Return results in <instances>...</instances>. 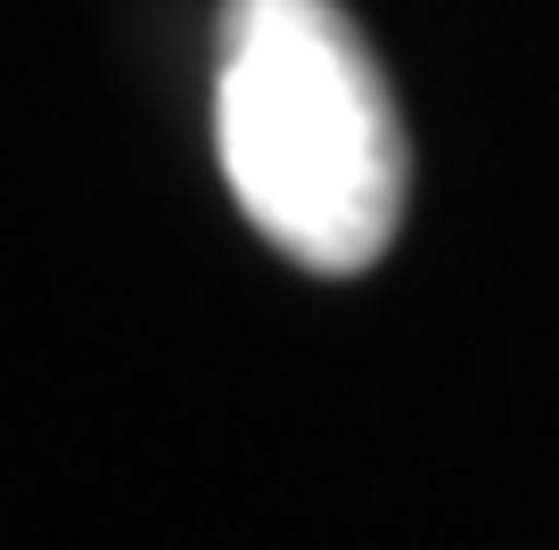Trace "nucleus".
<instances>
[{"label":"nucleus","mask_w":559,"mask_h":550,"mask_svg":"<svg viewBox=\"0 0 559 550\" xmlns=\"http://www.w3.org/2000/svg\"><path fill=\"white\" fill-rule=\"evenodd\" d=\"M214 156L239 214L297 272L354 279L395 247L412 140L337 0H223Z\"/></svg>","instance_id":"f257e3e1"}]
</instances>
